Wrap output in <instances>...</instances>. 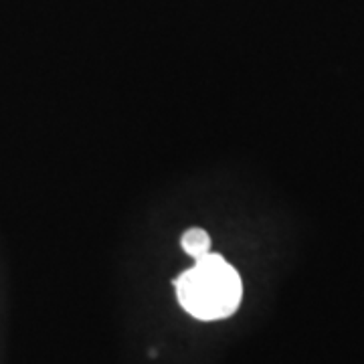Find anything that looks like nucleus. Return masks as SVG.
Segmentation results:
<instances>
[{
  "mask_svg": "<svg viewBox=\"0 0 364 364\" xmlns=\"http://www.w3.org/2000/svg\"><path fill=\"white\" fill-rule=\"evenodd\" d=\"M176 279L182 310L196 320L215 322L233 316L243 299L241 275L223 255L208 253Z\"/></svg>",
  "mask_w": 364,
  "mask_h": 364,
  "instance_id": "nucleus-1",
  "label": "nucleus"
},
{
  "mask_svg": "<svg viewBox=\"0 0 364 364\" xmlns=\"http://www.w3.org/2000/svg\"><path fill=\"white\" fill-rule=\"evenodd\" d=\"M181 245L186 255H191L193 259H200L210 253V237L205 229L193 227L188 231H184L181 239Z\"/></svg>",
  "mask_w": 364,
  "mask_h": 364,
  "instance_id": "nucleus-2",
  "label": "nucleus"
}]
</instances>
